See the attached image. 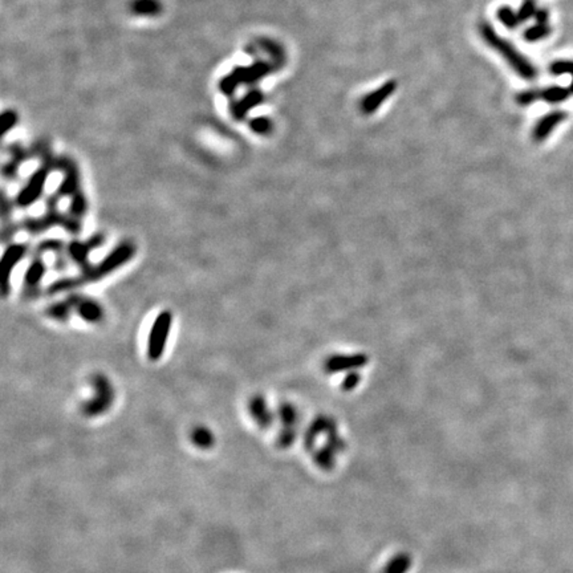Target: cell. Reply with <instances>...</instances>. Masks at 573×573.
I'll use <instances>...</instances> for the list:
<instances>
[{
	"instance_id": "obj_19",
	"label": "cell",
	"mask_w": 573,
	"mask_h": 573,
	"mask_svg": "<svg viewBox=\"0 0 573 573\" xmlns=\"http://www.w3.org/2000/svg\"><path fill=\"white\" fill-rule=\"evenodd\" d=\"M74 312L71 300L67 298L65 300L56 302L54 304L50 305L45 311V313L56 322H65L71 319L72 313Z\"/></svg>"
},
{
	"instance_id": "obj_14",
	"label": "cell",
	"mask_w": 573,
	"mask_h": 573,
	"mask_svg": "<svg viewBox=\"0 0 573 573\" xmlns=\"http://www.w3.org/2000/svg\"><path fill=\"white\" fill-rule=\"evenodd\" d=\"M567 117H568V113L564 110H554V112L544 114L535 125L534 138L536 141L545 140L556 126L561 124L564 120H567Z\"/></svg>"
},
{
	"instance_id": "obj_12",
	"label": "cell",
	"mask_w": 573,
	"mask_h": 573,
	"mask_svg": "<svg viewBox=\"0 0 573 573\" xmlns=\"http://www.w3.org/2000/svg\"><path fill=\"white\" fill-rule=\"evenodd\" d=\"M397 90V83L390 80L385 84H382L379 88L368 93L360 103V109L365 114L375 113L378 107H381Z\"/></svg>"
},
{
	"instance_id": "obj_11",
	"label": "cell",
	"mask_w": 573,
	"mask_h": 573,
	"mask_svg": "<svg viewBox=\"0 0 573 573\" xmlns=\"http://www.w3.org/2000/svg\"><path fill=\"white\" fill-rule=\"evenodd\" d=\"M71 300L74 312L84 320L90 324H97L104 319V309L101 304L88 296L80 293H71L67 296Z\"/></svg>"
},
{
	"instance_id": "obj_18",
	"label": "cell",
	"mask_w": 573,
	"mask_h": 573,
	"mask_svg": "<svg viewBox=\"0 0 573 573\" xmlns=\"http://www.w3.org/2000/svg\"><path fill=\"white\" fill-rule=\"evenodd\" d=\"M161 10L160 0H133L130 3V11L137 17H156Z\"/></svg>"
},
{
	"instance_id": "obj_6",
	"label": "cell",
	"mask_w": 573,
	"mask_h": 573,
	"mask_svg": "<svg viewBox=\"0 0 573 573\" xmlns=\"http://www.w3.org/2000/svg\"><path fill=\"white\" fill-rule=\"evenodd\" d=\"M171 326H173V313L167 309L161 311L152 324L150 333L147 337L146 356L150 361L161 360L165 353L166 345H167L169 335L171 332Z\"/></svg>"
},
{
	"instance_id": "obj_9",
	"label": "cell",
	"mask_w": 573,
	"mask_h": 573,
	"mask_svg": "<svg viewBox=\"0 0 573 573\" xmlns=\"http://www.w3.org/2000/svg\"><path fill=\"white\" fill-rule=\"evenodd\" d=\"M57 170L63 173V179L54 191L60 198H72L81 191V178L77 163L70 157L57 158Z\"/></svg>"
},
{
	"instance_id": "obj_13",
	"label": "cell",
	"mask_w": 573,
	"mask_h": 573,
	"mask_svg": "<svg viewBox=\"0 0 573 573\" xmlns=\"http://www.w3.org/2000/svg\"><path fill=\"white\" fill-rule=\"evenodd\" d=\"M249 412L251 418L258 428L267 430L273 422V414L269 409V404L263 395H253L249 402Z\"/></svg>"
},
{
	"instance_id": "obj_21",
	"label": "cell",
	"mask_w": 573,
	"mask_h": 573,
	"mask_svg": "<svg viewBox=\"0 0 573 573\" xmlns=\"http://www.w3.org/2000/svg\"><path fill=\"white\" fill-rule=\"evenodd\" d=\"M571 96V90L563 87H548L540 90V100L550 103V104H559L565 100H568Z\"/></svg>"
},
{
	"instance_id": "obj_3",
	"label": "cell",
	"mask_w": 573,
	"mask_h": 573,
	"mask_svg": "<svg viewBox=\"0 0 573 573\" xmlns=\"http://www.w3.org/2000/svg\"><path fill=\"white\" fill-rule=\"evenodd\" d=\"M41 163L32 173V176L27 179V182L21 186L17 197L14 199L15 206L21 210L30 209L36 202L43 197L47 180L50 178L54 169H57V158H54L48 149L41 157Z\"/></svg>"
},
{
	"instance_id": "obj_28",
	"label": "cell",
	"mask_w": 573,
	"mask_h": 573,
	"mask_svg": "<svg viewBox=\"0 0 573 573\" xmlns=\"http://www.w3.org/2000/svg\"><path fill=\"white\" fill-rule=\"evenodd\" d=\"M550 72L554 76H561V74H571L573 77V61L572 60H557L550 65Z\"/></svg>"
},
{
	"instance_id": "obj_7",
	"label": "cell",
	"mask_w": 573,
	"mask_h": 573,
	"mask_svg": "<svg viewBox=\"0 0 573 573\" xmlns=\"http://www.w3.org/2000/svg\"><path fill=\"white\" fill-rule=\"evenodd\" d=\"M31 250L28 243H8L1 256V296L7 298L11 292V275L19 263Z\"/></svg>"
},
{
	"instance_id": "obj_16",
	"label": "cell",
	"mask_w": 573,
	"mask_h": 573,
	"mask_svg": "<svg viewBox=\"0 0 573 573\" xmlns=\"http://www.w3.org/2000/svg\"><path fill=\"white\" fill-rule=\"evenodd\" d=\"M264 101V94L259 90H253L249 92L243 98L238 100L233 107L231 114L235 120H242L246 117L253 107H258Z\"/></svg>"
},
{
	"instance_id": "obj_5",
	"label": "cell",
	"mask_w": 573,
	"mask_h": 573,
	"mask_svg": "<svg viewBox=\"0 0 573 573\" xmlns=\"http://www.w3.org/2000/svg\"><path fill=\"white\" fill-rule=\"evenodd\" d=\"M275 70L276 67L267 61H256L250 67H236L225 79L220 80L219 90L222 93L231 96L242 84H256Z\"/></svg>"
},
{
	"instance_id": "obj_4",
	"label": "cell",
	"mask_w": 573,
	"mask_h": 573,
	"mask_svg": "<svg viewBox=\"0 0 573 573\" xmlns=\"http://www.w3.org/2000/svg\"><path fill=\"white\" fill-rule=\"evenodd\" d=\"M93 394L90 399L81 404V413L88 418L104 415L114 404V389L109 378L101 373L94 375L90 381Z\"/></svg>"
},
{
	"instance_id": "obj_2",
	"label": "cell",
	"mask_w": 573,
	"mask_h": 573,
	"mask_svg": "<svg viewBox=\"0 0 573 573\" xmlns=\"http://www.w3.org/2000/svg\"><path fill=\"white\" fill-rule=\"evenodd\" d=\"M479 32L484 40V43L497 51L501 57L507 61V64L518 73L524 80H535L537 77V70L534 64L506 39H503L497 34L494 27L488 23H482L479 27Z\"/></svg>"
},
{
	"instance_id": "obj_24",
	"label": "cell",
	"mask_w": 573,
	"mask_h": 573,
	"mask_svg": "<svg viewBox=\"0 0 573 573\" xmlns=\"http://www.w3.org/2000/svg\"><path fill=\"white\" fill-rule=\"evenodd\" d=\"M497 17H498L499 20H501V24H503L504 27L510 28V30L517 28V27L519 25L520 23H521V21H520L518 12H515L511 7H507V6L501 7V8L498 10Z\"/></svg>"
},
{
	"instance_id": "obj_26",
	"label": "cell",
	"mask_w": 573,
	"mask_h": 573,
	"mask_svg": "<svg viewBox=\"0 0 573 573\" xmlns=\"http://www.w3.org/2000/svg\"><path fill=\"white\" fill-rule=\"evenodd\" d=\"M250 127L251 130L255 132L256 134L264 136V134H269L272 132L273 125H272V121L267 117H256V118L251 120Z\"/></svg>"
},
{
	"instance_id": "obj_1",
	"label": "cell",
	"mask_w": 573,
	"mask_h": 573,
	"mask_svg": "<svg viewBox=\"0 0 573 573\" xmlns=\"http://www.w3.org/2000/svg\"><path fill=\"white\" fill-rule=\"evenodd\" d=\"M136 246L133 242L125 240L121 242L118 246H116L113 250L104 256L100 262L92 263L88 269L80 271L76 276H61L54 280L50 286H47L45 293L47 295H59L63 292L76 291L77 288L87 286L90 283H97L103 280L104 278L109 276L110 273L116 272L117 269L124 267L126 263H129L134 255H136Z\"/></svg>"
},
{
	"instance_id": "obj_15",
	"label": "cell",
	"mask_w": 573,
	"mask_h": 573,
	"mask_svg": "<svg viewBox=\"0 0 573 573\" xmlns=\"http://www.w3.org/2000/svg\"><path fill=\"white\" fill-rule=\"evenodd\" d=\"M279 418L283 424V429L279 433V445L288 446L293 441V428L298 419L295 409L291 405H282L279 408Z\"/></svg>"
},
{
	"instance_id": "obj_31",
	"label": "cell",
	"mask_w": 573,
	"mask_h": 573,
	"mask_svg": "<svg viewBox=\"0 0 573 573\" xmlns=\"http://www.w3.org/2000/svg\"><path fill=\"white\" fill-rule=\"evenodd\" d=\"M535 19H536L537 23H540V24H548L550 12L545 8H539L536 14H535Z\"/></svg>"
},
{
	"instance_id": "obj_20",
	"label": "cell",
	"mask_w": 573,
	"mask_h": 573,
	"mask_svg": "<svg viewBox=\"0 0 573 573\" xmlns=\"http://www.w3.org/2000/svg\"><path fill=\"white\" fill-rule=\"evenodd\" d=\"M88 207H90L88 198L85 196V193L81 190V191H79L77 194H74L71 198L70 207H68V213L72 216L83 220V218L87 216V214H88Z\"/></svg>"
},
{
	"instance_id": "obj_30",
	"label": "cell",
	"mask_w": 573,
	"mask_h": 573,
	"mask_svg": "<svg viewBox=\"0 0 573 573\" xmlns=\"http://www.w3.org/2000/svg\"><path fill=\"white\" fill-rule=\"evenodd\" d=\"M1 124H3V134H7L10 130H12L17 123H18V114L14 110H7L1 116Z\"/></svg>"
},
{
	"instance_id": "obj_23",
	"label": "cell",
	"mask_w": 573,
	"mask_h": 573,
	"mask_svg": "<svg viewBox=\"0 0 573 573\" xmlns=\"http://www.w3.org/2000/svg\"><path fill=\"white\" fill-rule=\"evenodd\" d=\"M260 45L263 47L264 51L269 52V56L272 57V64L276 67V70H279L284 64V60H286V54H284L283 48L279 44H276L275 41L269 40V39L262 40Z\"/></svg>"
},
{
	"instance_id": "obj_32",
	"label": "cell",
	"mask_w": 573,
	"mask_h": 573,
	"mask_svg": "<svg viewBox=\"0 0 573 573\" xmlns=\"http://www.w3.org/2000/svg\"><path fill=\"white\" fill-rule=\"evenodd\" d=\"M570 90H571V93H573V77H572V83H571V87H570Z\"/></svg>"
},
{
	"instance_id": "obj_22",
	"label": "cell",
	"mask_w": 573,
	"mask_h": 573,
	"mask_svg": "<svg viewBox=\"0 0 573 573\" xmlns=\"http://www.w3.org/2000/svg\"><path fill=\"white\" fill-rule=\"evenodd\" d=\"M45 252H52L54 256L67 253V244L60 239H47L40 242L34 250L36 255H44Z\"/></svg>"
},
{
	"instance_id": "obj_29",
	"label": "cell",
	"mask_w": 573,
	"mask_h": 573,
	"mask_svg": "<svg viewBox=\"0 0 573 573\" xmlns=\"http://www.w3.org/2000/svg\"><path fill=\"white\" fill-rule=\"evenodd\" d=\"M540 100V90H524L517 96V103L520 107H528Z\"/></svg>"
},
{
	"instance_id": "obj_17",
	"label": "cell",
	"mask_w": 573,
	"mask_h": 573,
	"mask_svg": "<svg viewBox=\"0 0 573 573\" xmlns=\"http://www.w3.org/2000/svg\"><path fill=\"white\" fill-rule=\"evenodd\" d=\"M190 441L194 448L207 451L215 446V434L207 426H196L190 433Z\"/></svg>"
},
{
	"instance_id": "obj_25",
	"label": "cell",
	"mask_w": 573,
	"mask_h": 573,
	"mask_svg": "<svg viewBox=\"0 0 573 573\" xmlns=\"http://www.w3.org/2000/svg\"><path fill=\"white\" fill-rule=\"evenodd\" d=\"M551 31L552 30H551V27L548 24H540V23H537L535 25H532V27H530V28L525 30L524 39L527 41H530V43H535V41H539V40H543V39L548 37V36L551 35Z\"/></svg>"
},
{
	"instance_id": "obj_27",
	"label": "cell",
	"mask_w": 573,
	"mask_h": 573,
	"mask_svg": "<svg viewBox=\"0 0 573 573\" xmlns=\"http://www.w3.org/2000/svg\"><path fill=\"white\" fill-rule=\"evenodd\" d=\"M537 8L536 0H523L521 6H520L518 15H519L520 21H527L528 19L535 17Z\"/></svg>"
},
{
	"instance_id": "obj_8",
	"label": "cell",
	"mask_w": 573,
	"mask_h": 573,
	"mask_svg": "<svg viewBox=\"0 0 573 573\" xmlns=\"http://www.w3.org/2000/svg\"><path fill=\"white\" fill-rule=\"evenodd\" d=\"M104 243L105 236L103 233H94L87 240H72L67 244V255L74 266H77L80 271H84L92 264L90 253L100 249Z\"/></svg>"
},
{
	"instance_id": "obj_10",
	"label": "cell",
	"mask_w": 573,
	"mask_h": 573,
	"mask_svg": "<svg viewBox=\"0 0 573 573\" xmlns=\"http://www.w3.org/2000/svg\"><path fill=\"white\" fill-rule=\"evenodd\" d=\"M47 273V264L43 259V255L34 253L28 267L24 273L23 282V296L35 299L36 295L40 292L41 282Z\"/></svg>"
}]
</instances>
